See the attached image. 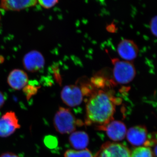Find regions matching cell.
<instances>
[{"label":"cell","instance_id":"1","mask_svg":"<svg viewBox=\"0 0 157 157\" xmlns=\"http://www.w3.org/2000/svg\"><path fill=\"white\" fill-rule=\"evenodd\" d=\"M116 99L111 94L100 90L90 96L86 105V124H95L98 129L113 120Z\"/></svg>","mask_w":157,"mask_h":157},{"label":"cell","instance_id":"2","mask_svg":"<svg viewBox=\"0 0 157 157\" xmlns=\"http://www.w3.org/2000/svg\"><path fill=\"white\" fill-rule=\"evenodd\" d=\"M53 124L57 132L65 134L73 133L77 126L83 124L76 119L70 109L61 107L54 117Z\"/></svg>","mask_w":157,"mask_h":157},{"label":"cell","instance_id":"3","mask_svg":"<svg viewBox=\"0 0 157 157\" xmlns=\"http://www.w3.org/2000/svg\"><path fill=\"white\" fill-rule=\"evenodd\" d=\"M112 63L113 65V75L114 80L117 83L127 84L134 79L136 72L133 63L117 59H112Z\"/></svg>","mask_w":157,"mask_h":157},{"label":"cell","instance_id":"4","mask_svg":"<svg viewBox=\"0 0 157 157\" xmlns=\"http://www.w3.org/2000/svg\"><path fill=\"white\" fill-rule=\"evenodd\" d=\"M84 91L76 85H68L63 88L61 92V98L63 102L70 107L80 105L83 101Z\"/></svg>","mask_w":157,"mask_h":157},{"label":"cell","instance_id":"5","mask_svg":"<svg viewBox=\"0 0 157 157\" xmlns=\"http://www.w3.org/2000/svg\"><path fill=\"white\" fill-rule=\"evenodd\" d=\"M131 152L123 144L106 142L101 146L94 157H131Z\"/></svg>","mask_w":157,"mask_h":157},{"label":"cell","instance_id":"6","mask_svg":"<svg viewBox=\"0 0 157 157\" xmlns=\"http://www.w3.org/2000/svg\"><path fill=\"white\" fill-rule=\"evenodd\" d=\"M20 128L19 121L14 111H8L0 117V137H9Z\"/></svg>","mask_w":157,"mask_h":157},{"label":"cell","instance_id":"7","mask_svg":"<svg viewBox=\"0 0 157 157\" xmlns=\"http://www.w3.org/2000/svg\"><path fill=\"white\" fill-rule=\"evenodd\" d=\"M23 65L27 71L31 73L37 72L44 68V57L37 50H32L26 54L23 58Z\"/></svg>","mask_w":157,"mask_h":157},{"label":"cell","instance_id":"8","mask_svg":"<svg viewBox=\"0 0 157 157\" xmlns=\"http://www.w3.org/2000/svg\"><path fill=\"white\" fill-rule=\"evenodd\" d=\"M117 51L120 57L123 60L130 62L136 58L139 50L134 41L130 39H123L117 45Z\"/></svg>","mask_w":157,"mask_h":157},{"label":"cell","instance_id":"9","mask_svg":"<svg viewBox=\"0 0 157 157\" xmlns=\"http://www.w3.org/2000/svg\"><path fill=\"white\" fill-rule=\"evenodd\" d=\"M99 129L105 131L111 140L116 141L123 140L127 132L125 125L117 121L113 120Z\"/></svg>","mask_w":157,"mask_h":157},{"label":"cell","instance_id":"10","mask_svg":"<svg viewBox=\"0 0 157 157\" xmlns=\"http://www.w3.org/2000/svg\"><path fill=\"white\" fill-rule=\"evenodd\" d=\"M149 135L146 127L135 126L130 128L127 132V138L129 143L135 146L144 145L148 139Z\"/></svg>","mask_w":157,"mask_h":157},{"label":"cell","instance_id":"11","mask_svg":"<svg viewBox=\"0 0 157 157\" xmlns=\"http://www.w3.org/2000/svg\"><path fill=\"white\" fill-rule=\"evenodd\" d=\"M29 77L24 70L14 69L9 73L7 82L9 86L14 90L23 89L28 84Z\"/></svg>","mask_w":157,"mask_h":157},{"label":"cell","instance_id":"12","mask_svg":"<svg viewBox=\"0 0 157 157\" xmlns=\"http://www.w3.org/2000/svg\"><path fill=\"white\" fill-rule=\"evenodd\" d=\"M37 2V0H1V6L6 10L19 11L36 6Z\"/></svg>","mask_w":157,"mask_h":157},{"label":"cell","instance_id":"13","mask_svg":"<svg viewBox=\"0 0 157 157\" xmlns=\"http://www.w3.org/2000/svg\"><path fill=\"white\" fill-rule=\"evenodd\" d=\"M70 144L78 150L84 149L89 143V137L87 133L82 131L73 132L69 137Z\"/></svg>","mask_w":157,"mask_h":157},{"label":"cell","instance_id":"14","mask_svg":"<svg viewBox=\"0 0 157 157\" xmlns=\"http://www.w3.org/2000/svg\"><path fill=\"white\" fill-rule=\"evenodd\" d=\"M131 157H155L151 149L146 147H140L134 149L131 152Z\"/></svg>","mask_w":157,"mask_h":157},{"label":"cell","instance_id":"15","mask_svg":"<svg viewBox=\"0 0 157 157\" xmlns=\"http://www.w3.org/2000/svg\"><path fill=\"white\" fill-rule=\"evenodd\" d=\"M64 156V157H94L90 151L86 148L77 151L68 150Z\"/></svg>","mask_w":157,"mask_h":157},{"label":"cell","instance_id":"16","mask_svg":"<svg viewBox=\"0 0 157 157\" xmlns=\"http://www.w3.org/2000/svg\"><path fill=\"white\" fill-rule=\"evenodd\" d=\"M44 143L46 147L50 148H53L57 145V140L56 137L52 136H47L45 137Z\"/></svg>","mask_w":157,"mask_h":157},{"label":"cell","instance_id":"17","mask_svg":"<svg viewBox=\"0 0 157 157\" xmlns=\"http://www.w3.org/2000/svg\"><path fill=\"white\" fill-rule=\"evenodd\" d=\"M40 6L46 9L54 7L59 2V0H37Z\"/></svg>","mask_w":157,"mask_h":157},{"label":"cell","instance_id":"18","mask_svg":"<svg viewBox=\"0 0 157 157\" xmlns=\"http://www.w3.org/2000/svg\"><path fill=\"white\" fill-rule=\"evenodd\" d=\"M26 95L28 100H29L36 93L37 90L36 88L32 86L27 85L23 89Z\"/></svg>","mask_w":157,"mask_h":157},{"label":"cell","instance_id":"19","mask_svg":"<svg viewBox=\"0 0 157 157\" xmlns=\"http://www.w3.org/2000/svg\"><path fill=\"white\" fill-rule=\"evenodd\" d=\"M150 147H154L153 151L155 157H157V134L155 133L151 135Z\"/></svg>","mask_w":157,"mask_h":157},{"label":"cell","instance_id":"20","mask_svg":"<svg viewBox=\"0 0 157 157\" xmlns=\"http://www.w3.org/2000/svg\"><path fill=\"white\" fill-rule=\"evenodd\" d=\"M150 25L152 33L157 37V16H155L152 18Z\"/></svg>","mask_w":157,"mask_h":157},{"label":"cell","instance_id":"21","mask_svg":"<svg viewBox=\"0 0 157 157\" xmlns=\"http://www.w3.org/2000/svg\"><path fill=\"white\" fill-rule=\"evenodd\" d=\"M0 157H20L16 154L11 152H6L0 155Z\"/></svg>","mask_w":157,"mask_h":157},{"label":"cell","instance_id":"22","mask_svg":"<svg viewBox=\"0 0 157 157\" xmlns=\"http://www.w3.org/2000/svg\"><path fill=\"white\" fill-rule=\"evenodd\" d=\"M6 102V98L2 93L0 91V109L4 106Z\"/></svg>","mask_w":157,"mask_h":157},{"label":"cell","instance_id":"23","mask_svg":"<svg viewBox=\"0 0 157 157\" xmlns=\"http://www.w3.org/2000/svg\"><path fill=\"white\" fill-rule=\"evenodd\" d=\"M0 18H1V14H0Z\"/></svg>","mask_w":157,"mask_h":157}]
</instances>
